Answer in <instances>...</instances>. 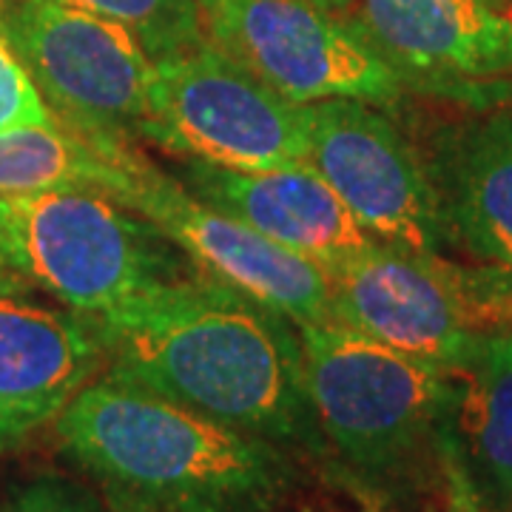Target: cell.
Instances as JSON below:
<instances>
[{
  "instance_id": "obj_1",
  "label": "cell",
  "mask_w": 512,
  "mask_h": 512,
  "mask_svg": "<svg viewBox=\"0 0 512 512\" xmlns=\"http://www.w3.org/2000/svg\"><path fill=\"white\" fill-rule=\"evenodd\" d=\"M109 373L279 447L325 456L299 330L211 276L154 285L92 316Z\"/></svg>"
},
{
  "instance_id": "obj_2",
  "label": "cell",
  "mask_w": 512,
  "mask_h": 512,
  "mask_svg": "<svg viewBox=\"0 0 512 512\" xmlns=\"http://www.w3.org/2000/svg\"><path fill=\"white\" fill-rule=\"evenodd\" d=\"M55 430L114 512H279L296 487L285 447L111 373L66 404Z\"/></svg>"
},
{
  "instance_id": "obj_3",
  "label": "cell",
  "mask_w": 512,
  "mask_h": 512,
  "mask_svg": "<svg viewBox=\"0 0 512 512\" xmlns=\"http://www.w3.org/2000/svg\"><path fill=\"white\" fill-rule=\"evenodd\" d=\"M296 330L313 419L356 476L390 487L447 458L456 407L450 370L336 322Z\"/></svg>"
},
{
  "instance_id": "obj_4",
  "label": "cell",
  "mask_w": 512,
  "mask_h": 512,
  "mask_svg": "<svg viewBox=\"0 0 512 512\" xmlns=\"http://www.w3.org/2000/svg\"><path fill=\"white\" fill-rule=\"evenodd\" d=\"M183 256L100 188L0 194V262L77 313L100 316L154 285L200 274Z\"/></svg>"
},
{
  "instance_id": "obj_5",
  "label": "cell",
  "mask_w": 512,
  "mask_h": 512,
  "mask_svg": "<svg viewBox=\"0 0 512 512\" xmlns=\"http://www.w3.org/2000/svg\"><path fill=\"white\" fill-rule=\"evenodd\" d=\"M205 37L285 100L399 106L407 83L367 32L316 0H200Z\"/></svg>"
},
{
  "instance_id": "obj_6",
  "label": "cell",
  "mask_w": 512,
  "mask_h": 512,
  "mask_svg": "<svg viewBox=\"0 0 512 512\" xmlns=\"http://www.w3.org/2000/svg\"><path fill=\"white\" fill-rule=\"evenodd\" d=\"M143 140L183 160L239 171L308 160L305 106L268 89L208 37L154 63Z\"/></svg>"
},
{
  "instance_id": "obj_7",
  "label": "cell",
  "mask_w": 512,
  "mask_h": 512,
  "mask_svg": "<svg viewBox=\"0 0 512 512\" xmlns=\"http://www.w3.org/2000/svg\"><path fill=\"white\" fill-rule=\"evenodd\" d=\"M6 26L57 123L94 143L143 140L154 60L123 26L72 0H15Z\"/></svg>"
},
{
  "instance_id": "obj_8",
  "label": "cell",
  "mask_w": 512,
  "mask_h": 512,
  "mask_svg": "<svg viewBox=\"0 0 512 512\" xmlns=\"http://www.w3.org/2000/svg\"><path fill=\"white\" fill-rule=\"evenodd\" d=\"M106 194L163 231L205 276L282 313L293 325L330 322L328 274L319 262L276 245L251 225L200 200L131 143L114 148Z\"/></svg>"
},
{
  "instance_id": "obj_9",
  "label": "cell",
  "mask_w": 512,
  "mask_h": 512,
  "mask_svg": "<svg viewBox=\"0 0 512 512\" xmlns=\"http://www.w3.org/2000/svg\"><path fill=\"white\" fill-rule=\"evenodd\" d=\"M330 322L444 370L473 339L495 330L476 285V268L373 239L325 268Z\"/></svg>"
},
{
  "instance_id": "obj_10",
  "label": "cell",
  "mask_w": 512,
  "mask_h": 512,
  "mask_svg": "<svg viewBox=\"0 0 512 512\" xmlns=\"http://www.w3.org/2000/svg\"><path fill=\"white\" fill-rule=\"evenodd\" d=\"M308 160L373 239L441 254L450 239L421 151L379 106L319 100L305 106Z\"/></svg>"
},
{
  "instance_id": "obj_11",
  "label": "cell",
  "mask_w": 512,
  "mask_h": 512,
  "mask_svg": "<svg viewBox=\"0 0 512 512\" xmlns=\"http://www.w3.org/2000/svg\"><path fill=\"white\" fill-rule=\"evenodd\" d=\"M353 3L359 12L356 23L402 74L407 89L467 100L507 89L498 77L512 74L510 6L493 0Z\"/></svg>"
},
{
  "instance_id": "obj_12",
  "label": "cell",
  "mask_w": 512,
  "mask_h": 512,
  "mask_svg": "<svg viewBox=\"0 0 512 512\" xmlns=\"http://www.w3.org/2000/svg\"><path fill=\"white\" fill-rule=\"evenodd\" d=\"M26 288H0V450L55 421L109 367L92 316L32 302Z\"/></svg>"
},
{
  "instance_id": "obj_13",
  "label": "cell",
  "mask_w": 512,
  "mask_h": 512,
  "mask_svg": "<svg viewBox=\"0 0 512 512\" xmlns=\"http://www.w3.org/2000/svg\"><path fill=\"white\" fill-rule=\"evenodd\" d=\"M450 245L512 271V100L493 97L441 126L421 154Z\"/></svg>"
},
{
  "instance_id": "obj_14",
  "label": "cell",
  "mask_w": 512,
  "mask_h": 512,
  "mask_svg": "<svg viewBox=\"0 0 512 512\" xmlns=\"http://www.w3.org/2000/svg\"><path fill=\"white\" fill-rule=\"evenodd\" d=\"M180 183L200 200L322 268L359 254L373 242L339 194L308 163L239 171L183 160Z\"/></svg>"
},
{
  "instance_id": "obj_15",
  "label": "cell",
  "mask_w": 512,
  "mask_h": 512,
  "mask_svg": "<svg viewBox=\"0 0 512 512\" xmlns=\"http://www.w3.org/2000/svg\"><path fill=\"white\" fill-rule=\"evenodd\" d=\"M450 373L458 458L481 501L512 507V328L478 333Z\"/></svg>"
},
{
  "instance_id": "obj_16",
  "label": "cell",
  "mask_w": 512,
  "mask_h": 512,
  "mask_svg": "<svg viewBox=\"0 0 512 512\" xmlns=\"http://www.w3.org/2000/svg\"><path fill=\"white\" fill-rule=\"evenodd\" d=\"M94 143L63 123L0 131V194H32L46 188H100L114 171V148Z\"/></svg>"
},
{
  "instance_id": "obj_17",
  "label": "cell",
  "mask_w": 512,
  "mask_h": 512,
  "mask_svg": "<svg viewBox=\"0 0 512 512\" xmlns=\"http://www.w3.org/2000/svg\"><path fill=\"white\" fill-rule=\"evenodd\" d=\"M123 26L154 63L183 55L205 40L200 0H72Z\"/></svg>"
},
{
  "instance_id": "obj_18",
  "label": "cell",
  "mask_w": 512,
  "mask_h": 512,
  "mask_svg": "<svg viewBox=\"0 0 512 512\" xmlns=\"http://www.w3.org/2000/svg\"><path fill=\"white\" fill-rule=\"evenodd\" d=\"M49 123H57L55 114L37 92L32 74L26 72L0 6V131Z\"/></svg>"
},
{
  "instance_id": "obj_19",
  "label": "cell",
  "mask_w": 512,
  "mask_h": 512,
  "mask_svg": "<svg viewBox=\"0 0 512 512\" xmlns=\"http://www.w3.org/2000/svg\"><path fill=\"white\" fill-rule=\"evenodd\" d=\"M0 512H114L72 481L43 476L20 484L0 501Z\"/></svg>"
},
{
  "instance_id": "obj_20",
  "label": "cell",
  "mask_w": 512,
  "mask_h": 512,
  "mask_svg": "<svg viewBox=\"0 0 512 512\" xmlns=\"http://www.w3.org/2000/svg\"><path fill=\"white\" fill-rule=\"evenodd\" d=\"M444 478H447V493H450L447 512H484L481 495L476 493L473 481H470L467 470H464V464H461V458H458L456 444H453V447H450V453H447Z\"/></svg>"
},
{
  "instance_id": "obj_21",
  "label": "cell",
  "mask_w": 512,
  "mask_h": 512,
  "mask_svg": "<svg viewBox=\"0 0 512 512\" xmlns=\"http://www.w3.org/2000/svg\"><path fill=\"white\" fill-rule=\"evenodd\" d=\"M15 285H26V282L18 279V276L12 274V271L0 262V288H15Z\"/></svg>"
},
{
  "instance_id": "obj_22",
  "label": "cell",
  "mask_w": 512,
  "mask_h": 512,
  "mask_svg": "<svg viewBox=\"0 0 512 512\" xmlns=\"http://www.w3.org/2000/svg\"><path fill=\"white\" fill-rule=\"evenodd\" d=\"M316 3H322V6H328V9H333V12H342V15H345L353 0H316Z\"/></svg>"
},
{
  "instance_id": "obj_23",
  "label": "cell",
  "mask_w": 512,
  "mask_h": 512,
  "mask_svg": "<svg viewBox=\"0 0 512 512\" xmlns=\"http://www.w3.org/2000/svg\"><path fill=\"white\" fill-rule=\"evenodd\" d=\"M504 271V268H501ZM504 296H507V308H510L512 313V271H504Z\"/></svg>"
},
{
  "instance_id": "obj_24",
  "label": "cell",
  "mask_w": 512,
  "mask_h": 512,
  "mask_svg": "<svg viewBox=\"0 0 512 512\" xmlns=\"http://www.w3.org/2000/svg\"><path fill=\"white\" fill-rule=\"evenodd\" d=\"M493 3H498V6H510V0H493ZM512 9V6H510Z\"/></svg>"
}]
</instances>
